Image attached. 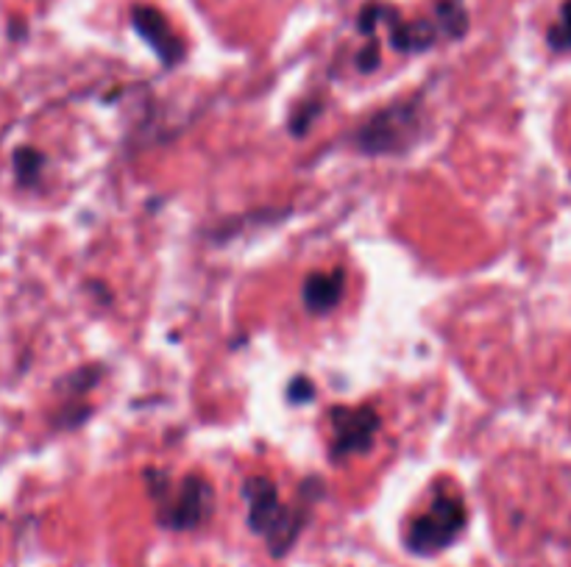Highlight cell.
<instances>
[{"mask_svg":"<svg viewBox=\"0 0 571 567\" xmlns=\"http://www.w3.org/2000/svg\"><path fill=\"white\" fill-rule=\"evenodd\" d=\"M546 42L558 53H571V0H566L560 7V17L549 31H546Z\"/></svg>","mask_w":571,"mask_h":567,"instance_id":"obj_12","label":"cell"},{"mask_svg":"<svg viewBox=\"0 0 571 567\" xmlns=\"http://www.w3.org/2000/svg\"><path fill=\"white\" fill-rule=\"evenodd\" d=\"M379 67V42L377 39H371L363 51L357 53V70L359 73H371Z\"/></svg>","mask_w":571,"mask_h":567,"instance_id":"obj_15","label":"cell"},{"mask_svg":"<svg viewBox=\"0 0 571 567\" xmlns=\"http://www.w3.org/2000/svg\"><path fill=\"white\" fill-rule=\"evenodd\" d=\"M145 490L156 506V523L167 531L201 529L215 512V490L210 478L187 473L179 481L162 467H148L142 473Z\"/></svg>","mask_w":571,"mask_h":567,"instance_id":"obj_2","label":"cell"},{"mask_svg":"<svg viewBox=\"0 0 571 567\" xmlns=\"http://www.w3.org/2000/svg\"><path fill=\"white\" fill-rule=\"evenodd\" d=\"M240 492H243V501L249 506V529L268 542L274 559H282L293 549L295 540L302 537L309 510L315 504V498H307L309 481H304L302 504L299 506H284L277 485L265 476L245 478Z\"/></svg>","mask_w":571,"mask_h":567,"instance_id":"obj_1","label":"cell"},{"mask_svg":"<svg viewBox=\"0 0 571 567\" xmlns=\"http://www.w3.org/2000/svg\"><path fill=\"white\" fill-rule=\"evenodd\" d=\"M131 26L148 42V48L160 56L162 67H176L185 62V39L174 31L165 14L154 7H135L131 9Z\"/></svg>","mask_w":571,"mask_h":567,"instance_id":"obj_7","label":"cell"},{"mask_svg":"<svg viewBox=\"0 0 571 567\" xmlns=\"http://www.w3.org/2000/svg\"><path fill=\"white\" fill-rule=\"evenodd\" d=\"M327 421L332 428L329 456L334 462L371 451L379 426H382L379 414L371 407H334L327 412Z\"/></svg>","mask_w":571,"mask_h":567,"instance_id":"obj_5","label":"cell"},{"mask_svg":"<svg viewBox=\"0 0 571 567\" xmlns=\"http://www.w3.org/2000/svg\"><path fill=\"white\" fill-rule=\"evenodd\" d=\"M313 382H309L307 376H295L293 382L288 384V398L293 403H304V401H313Z\"/></svg>","mask_w":571,"mask_h":567,"instance_id":"obj_14","label":"cell"},{"mask_svg":"<svg viewBox=\"0 0 571 567\" xmlns=\"http://www.w3.org/2000/svg\"><path fill=\"white\" fill-rule=\"evenodd\" d=\"M346 293V270H321L307 275L302 287V304L309 314H329L338 309Z\"/></svg>","mask_w":571,"mask_h":567,"instance_id":"obj_9","label":"cell"},{"mask_svg":"<svg viewBox=\"0 0 571 567\" xmlns=\"http://www.w3.org/2000/svg\"><path fill=\"white\" fill-rule=\"evenodd\" d=\"M421 120H424V103L418 98L391 103L359 126L354 145L366 156L407 154L421 140Z\"/></svg>","mask_w":571,"mask_h":567,"instance_id":"obj_3","label":"cell"},{"mask_svg":"<svg viewBox=\"0 0 571 567\" xmlns=\"http://www.w3.org/2000/svg\"><path fill=\"white\" fill-rule=\"evenodd\" d=\"M14 176H17V184L23 186H34L39 181V176H42V167H46V156L39 154L37 147H17L14 151Z\"/></svg>","mask_w":571,"mask_h":567,"instance_id":"obj_11","label":"cell"},{"mask_svg":"<svg viewBox=\"0 0 571 567\" xmlns=\"http://www.w3.org/2000/svg\"><path fill=\"white\" fill-rule=\"evenodd\" d=\"M379 23L388 26V39L398 53H424L443 37L435 20H405L396 9L377 3Z\"/></svg>","mask_w":571,"mask_h":567,"instance_id":"obj_8","label":"cell"},{"mask_svg":"<svg viewBox=\"0 0 571 567\" xmlns=\"http://www.w3.org/2000/svg\"><path fill=\"white\" fill-rule=\"evenodd\" d=\"M103 378L101 364H90V368L73 370L71 376L59 382V409L53 412V426L56 428H76L90 417L92 409L87 407L92 389Z\"/></svg>","mask_w":571,"mask_h":567,"instance_id":"obj_6","label":"cell"},{"mask_svg":"<svg viewBox=\"0 0 571 567\" xmlns=\"http://www.w3.org/2000/svg\"><path fill=\"white\" fill-rule=\"evenodd\" d=\"M435 26L446 39H462L469 31V12L462 0H435Z\"/></svg>","mask_w":571,"mask_h":567,"instance_id":"obj_10","label":"cell"},{"mask_svg":"<svg viewBox=\"0 0 571 567\" xmlns=\"http://www.w3.org/2000/svg\"><path fill=\"white\" fill-rule=\"evenodd\" d=\"M321 101L315 103H304V106H299L293 112V117H290V131H293L295 137H304L313 128V123L318 120V115H321Z\"/></svg>","mask_w":571,"mask_h":567,"instance_id":"obj_13","label":"cell"},{"mask_svg":"<svg viewBox=\"0 0 571 567\" xmlns=\"http://www.w3.org/2000/svg\"><path fill=\"white\" fill-rule=\"evenodd\" d=\"M469 510L466 501L449 485H437L432 490V501L424 512H418L407 526L405 545L418 556H432L449 549L452 542L466 531Z\"/></svg>","mask_w":571,"mask_h":567,"instance_id":"obj_4","label":"cell"}]
</instances>
